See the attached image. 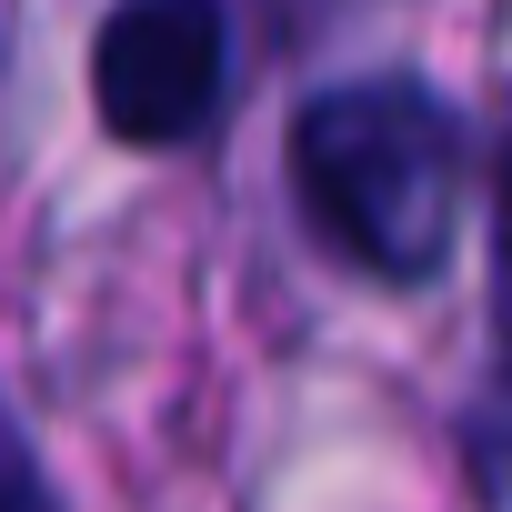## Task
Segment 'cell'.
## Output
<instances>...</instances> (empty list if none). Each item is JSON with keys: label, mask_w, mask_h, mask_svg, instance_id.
Returning <instances> with one entry per match:
<instances>
[{"label": "cell", "mask_w": 512, "mask_h": 512, "mask_svg": "<svg viewBox=\"0 0 512 512\" xmlns=\"http://www.w3.org/2000/svg\"><path fill=\"white\" fill-rule=\"evenodd\" d=\"M0 512H51V492H41V472L11 432H0Z\"/></svg>", "instance_id": "277c9868"}, {"label": "cell", "mask_w": 512, "mask_h": 512, "mask_svg": "<svg viewBox=\"0 0 512 512\" xmlns=\"http://www.w3.org/2000/svg\"><path fill=\"white\" fill-rule=\"evenodd\" d=\"M231 101L221 0H121L91 41V111L131 151H191Z\"/></svg>", "instance_id": "7a4b0ae2"}, {"label": "cell", "mask_w": 512, "mask_h": 512, "mask_svg": "<svg viewBox=\"0 0 512 512\" xmlns=\"http://www.w3.org/2000/svg\"><path fill=\"white\" fill-rule=\"evenodd\" d=\"M292 191L352 272L432 282L462 231V121L402 71L332 81L292 121Z\"/></svg>", "instance_id": "6da1fadb"}, {"label": "cell", "mask_w": 512, "mask_h": 512, "mask_svg": "<svg viewBox=\"0 0 512 512\" xmlns=\"http://www.w3.org/2000/svg\"><path fill=\"white\" fill-rule=\"evenodd\" d=\"M492 322H502V352H512V121H502V151H492Z\"/></svg>", "instance_id": "3957f363"}]
</instances>
